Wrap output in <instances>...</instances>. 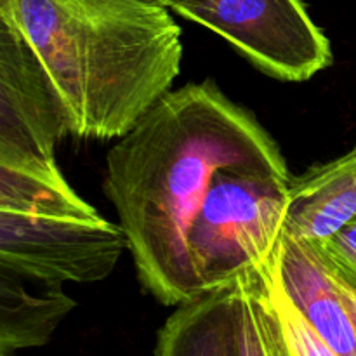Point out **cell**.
I'll return each mask as SVG.
<instances>
[{
    "label": "cell",
    "mask_w": 356,
    "mask_h": 356,
    "mask_svg": "<svg viewBox=\"0 0 356 356\" xmlns=\"http://www.w3.org/2000/svg\"><path fill=\"white\" fill-rule=\"evenodd\" d=\"M356 218V174L346 155L291 179L284 233L308 245L332 238Z\"/></svg>",
    "instance_id": "cell-9"
},
{
    "label": "cell",
    "mask_w": 356,
    "mask_h": 356,
    "mask_svg": "<svg viewBox=\"0 0 356 356\" xmlns=\"http://www.w3.org/2000/svg\"><path fill=\"white\" fill-rule=\"evenodd\" d=\"M72 134L65 106L23 38L0 21V165L58 167L56 143Z\"/></svg>",
    "instance_id": "cell-6"
},
{
    "label": "cell",
    "mask_w": 356,
    "mask_h": 356,
    "mask_svg": "<svg viewBox=\"0 0 356 356\" xmlns=\"http://www.w3.org/2000/svg\"><path fill=\"white\" fill-rule=\"evenodd\" d=\"M346 156H348V160H350L351 167H353V172L356 174V148L351 149L350 153H346Z\"/></svg>",
    "instance_id": "cell-14"
},
{
    "label": "cell",
    "mask_w": 356,
    "mask_h": 356,
    "mask_svg": "<svg viewBox=\"0 0 356 356\" xmlns=\"http://www.w3.org/2000/svg\"><path fill=\"white\" fill-rule=\"evenodd\" d=\"M271 270L282 291L339 356H356V330L336 280L312 245L282 232Z\"/></svg>",
    "instance_id": "cell-7"
},
{
    "label": "cell",
    "mask_w": 356,
    "mask_h": 356,
    "mask_svg": "<svg viewBox=\"0 0 356 356\" xmlns=\"http://www.w3.org/2000/svg\"><path fill=\"white\" fill-rule=\"evenodd\" d=\"M129 240L73 191L59 167L0 165V266L42 280L99 282Z\"/></svg>",
    "instance_id": "cell-3"
},
{
    "label": "cell",
    "mask_w": 356,
    "mask_h": 356,
    "mask_svg": "<svg viewBox=\"0 0 356 356\" xmlns=\"http://www.w3.org/2000/svg\"><path fill=\"white\" fill-rule=\"evenodd\" d=\"M232 165L287 163L256 117L212 80L163 94L108 152L104 191L143 285L162 305L204 294L188 235L212 181Z\"/></svg>",
    "instance_id": "cell-1"
},
{
    "label": "cell",
    "mask_w": 356,
    "mask_h": 356,
    "mask_svg": "<svg viewBox=\"0 0 356 356\" xmlns=\"http://www.w3.org/2000/svg\"><path fill=\"white\" fill-rule=\"evenodd\" d=\"M312 247L334 280L356 291V218L332 238Z\"/></svg>",
    "instance_id": "cell-13"
},
{
    "label": "cell",
    "mask_w": 356,
    "mask_h": 356,
    "mask_svg": "<svg viewBox=\"0 0 356 356\" xmlns=\"http://www.w3.org/2000/svg\"><path fill=\"white\" fill-rule=\"evenodd\" d=\"M73 308L63 284L0 266V356L47 344Z\"/></svg>",
    "instance_id": "cell-10"
},
{
    "label": "cell",
    "mask_w": 356,
    "mask_h": 356,
    "mask_svg": "<svg viewBox=\"0 0 356 356\" xmlns=\"http://www.w3.org/2000/svg\"><path fill=\"white\" fill-rule=\"evenodd\" d=\"M268 264L270 261L243 273V298L240 312L242 356H278Z\"/></svg>",
    "instance_id": "cell-11"
},
{
    "label": "cell",
    "mask_w": 356,
    "mask_h": 356,
    "mask_svg": "<svg viewBox=\"0 0 356 356\" xmlns=\"http://www.w3.org/2000/svg\"><path fill=\"white\" fill-rule=\"evenodd\" d=\"M268 270L278 356H339L318 336L294 302L282 291L271 270V259Z\"/></svg>",
    "instance_id": "cell-12"
},
{
    "label": "cell",
    "mask_w": 356,
    "mask_h": 356,
    "mask_svg": "<svg viewBox=\"0 0 356 356\" xmlns=\"http://www.w3.org/2000/svg\"><path fill=\"white\" fill-rule=\"evenodd\" d=\"M243 275L177 306L159 332L155 356H242Z\"/></svg>",
    "instance_id": "cell-8"
},
{
    "label": "cell",
    "mask_w": 356,
    "mask_h": 356,
    "mask_svg": "<svg viewBox=\"0 0 356 356\" xmlns=\"http://www.w3.org/2000/svg\"><path fill=\"white\" fill-rule=\"evenodd\" d=\"M291 179L287 167L271 165H232L216 176L188 235L204 294L271 259L284 232Z\"/></svg>",
    "instance_id": "cell-4"
},
{
    "label": "cell",
    "mask_w": 356,
    "mask_h": 356,
    "mask_svg": "<svg viewBox=\"0 0 356 356\" xmlns=\"http://www.w3.org/2000/svg\"><path fill=\"white\" fill-rule=\"evenodd\" d=\"M172 10L277 79L302 82L332 63L329 40L299 0H179Z\"/></svg>",
    "instance_id": "cell-5"
},
{
    "label": "cell",
    "mask_w": 356,
    "mask_h": 356,
    "mask_svg": "<svg viewBox=\"0 0 356 356\" xmlns=\"http://www.w3.org/2000/svg\"><path fill=\"white\" fill-rule=\"evenodd\" d=\"M51 80L79 138L115 139L170 90L181 28L159 0H0Z\"/></svg>",
    "instance_id": "cell-2"
},
{
    "label": "cell",
    "mask_w": 356,
    "mask_h": 356,
    "mask_svg": "<svg viewBox=\"0 0 356 356\" xmlns=\"http://www.w3.org/2000/svg\"><path fill=\"white\" fill-rule=\"evenodd\" d=\"M159 2H162L163 6H167V7H169V9H172V7L176 6L177 2H179V0H159Z\"/></svg>",
    "instance_id": "cell-15"
}]
</instances>
